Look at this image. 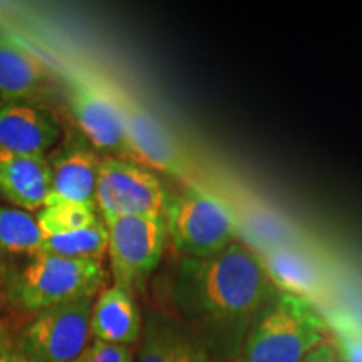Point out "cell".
<instances>
[{"instance_id": "cell-1", "label": "cell", "mask_w": 362, "mask_h": 362, "mask_svg": "<svg viewBox=\"0 0 362 362\" xmlns=\"http://www.w3.org/2000/svg\"><path fill=\"white\" fill-rule=\"evenodd\" d=\"M277 293L260 253L238 240L206 259L183 257L173 279L181 319L221 362H235L253 320Z\"/></svg>"}, {"instance_id": "cell-2", "label": "cell", "mask_w": 362, "mask_h": 362, "mask_svg": "<svg viewBox=\"0 0 362 362\" xmlns=\"http://www.w3.org/2000/svg\"><path fill=\"white\" fill-rule=\"evenodd\" d=\"M327 337L314 302L279 292L253 320L235 362H302Z\"/></svg>"}, {"instance_id": "cell-3", "label": "cell", "mask_w": 362, "mask_h": 362, "mask_svg": "<svg viewBox=\"0 0 362 362\" xmlns=\"http://www.w3.org/2000/svg\"><path fill=\"white\" fill-rule=\"evenodd\" d=\"M166 232L181 257L206 259L237 242L238 221L220 198L198 187L171 194L165 215Z\"/></svg>"}, {"instance_id": "cell-4", "label": "cell", "mask_w": 362, "mask_h": 362, "mask_svg": "<svg viewBox=\"0 0 362 362\" xmlns=\"http://www.w3.org/2000/svg\"><path fill=\"white\" fill-rule=\"evenodd\" d=\"M104 282L106 270L101 262L39 253L17 275L13 296L25 310L42 312L79 298L94 297Z\"/></svg>"}, {"instance_id": "cell-5", "label": "cell", "mask_w": 362, "mask_h": 362, "mask_svg": "<svg viewBox=\"0 0 362 362\" xmlns=\"http://www.w3.org/2000/svg\"><path fill=\"white\" fill-rule=\"evenodd\" d=\"M89 76L123 119L131 148L139 165H148L149 168L163 171L187 183L192 178V163L178 139L160 117L129 96L124 89L99 76Z\"/></svg>"}, {"instance_id": "cell-6", "label": "cell", "mask_w": 362, "mask_h": 362, "mask_svg": "<svg viewBox=\"0 0 362 362\" xmlns=\"http://www.w3.org/2000/svg\"><path fill=\"white\" fill-rule=\"evenodd\" d=\"M170 198L171 193L151 170L123 158L101 160L96 206L106 223L117 216L163 218Z\"/></svg>"}, {"instance_id": "cell-7", "label": "cell", "mask_w": 362, "mask_h": 362, "mask_svg": "<svg viewBox=\"0 0 362 362\" xmlns=\"http://www.w3.org/2000/svg\"><path fill=\"white\" fill-rule=\"evenodd\" d=\"M115 285L133 293L141 288L165 252L168 232L161 216H117L106 223Z\"/></svg>"}, {"instance_id": "cell-8", "label": "cell", "mask_w": 362, "mask_h": 362, "mask_svg": "<svg viewBox=\"0 0 362 362\" xmlns=\"http://www.w3.org/2000/svg\"><path fill=\"white\" fill-rule=\"evenodd\" d=\"M93 298L86 297L39 312L21 344L34 362H74L89 346Z\"/></svg>"}, {"instance_id": "cell-9", "label": "cell", "mask_w": 362, "mask_h": 362, "mask_svg": "<svg viewBox=\"0 0 362 362\" xmlns=\"http://www.w3.org/2000/svg\"><path fill=\"white\" fill-rule=\"evenodd\" d=\"M61 78L66 84V96L71 115L89 143L101 151L121 155L138 163L131 148L123 119L88 72L74 67L61 69ZM139 165V163H138Z\"/></svg>"}, {"instance_id": "cell-10", "label": "cell", "mask_w": 362, "mask_h": 362, "mask_svg": "<svg viewBox=\"0 0 362 362\" xmlns=\"http://www.w3.org/2000/svg\"><path fill=\"white\" fill-rule=\"evenodd\" d=\"M206 344L183 319L161 310L146 315L136 362H210Z\"/></svg>"}, {"instance_id": "cell-11", "label": "cell", "mask_w": 362, "mask_h": 362, "mask_svg": "<svg viewBox=\"0 0 362 362\" xmlns=\"http://www.w3.org/2000/svg\"><path fill=\"white\" fill-rule=\"evenodd\" d=\"M59 139V128L25 103L0 106V160L45 158Z\"/></svg>"}, {"instance_id": "cell-12", "label": "cell", "mask_w": 362, "mask_h": 362, "mask_svg": "<svg viewBox=\"0 0 362 362\" xmlns=\"http://www.w3.org/2000/svg\"><path fill=\"white\" fill-rule=\"evenodd\" d=\"M49 165L52 180L47 203H79L96 206L101 160L89 148L72 144L59 149Z\"/></svg>"}, {"instance_id": "cell-13", "label": "cell", "mask_w": 362, "mask_h": 362, "mask_svg": "<svg viewBox=\"0 0 362 362\" xmlns=\"http://www.w3.org/2000/svg\"><path fill=\"white\" fill-rule=\"evenodd\" d=\"M143 319L133 293L112 285L99 293L90 312V334L96 341L131 347L141 339Z\"/></svg>"}, {"instance_id": "cell-14", "label": "cell", "mask_w": 362, "mask_h": 362, "mask_svg": "<svg viewBox=\"0 0 362 362\" xmlns=\"http://www.w3.org/2000/svg\"><path fill=\"white\" fill-rule=\"evenodd\" d=\"M49 69L40 57L13 37L0 34V98L24 103L42 93Z\"/></svg>"}, {"instance_id": "cell-15", "label": "cell", "mask_w": 362, "mask_h": 362, "mask_svg": "<svg viewBox=\"0 0 362 362\" xmlns=\"http://www.w3.org/2000/svg\"><path fill=\"white\" fill-rule=\"evenodd\" d=\"M51 165L45 158L0 160V197L19 210L44 208L51 197Z\"/></svg>"}, {"instance_id": "cell-16", "label": "cell", "mask_w": 362, "mask_h": 362, "mask_svg": "<svg viewBox=\"0 0 362 362\" xmlns=\"http://www.w3.org/2000/svg\"><path fill=\"white\" fill-rule=\"evenodd\" d=\"M270 282L280 293L314 302L324 296V280L309 257L291 247H274L260 253Z\"/></svg>"}, {"instance_id": "cell-17", "label": "cell", "mask_w": 362, "mask_h": 362, "mask_svg": "<svg viewBox=\"0 0 362 362\" xmlns=\"http://www.w3.org/2000/svg\"><path fill=\"white\" fill-rule=\"evenodd\" d=\"M44 233L37 218L19 208H0V259L30 257L42 252Z\"/></svg>"}, {"instance_id": "cell-18", "label": "cell", "mask_w": 362, "mask_h": 362, "mask_svg": "<svg viewBox=\"0 0 362 362\" xmlns=\"http://www.w3.org/2000/svg\"><path fill=\"white\" fill-rule=\"evenodd\" d=\"M107 242H110V235H107L106 225L99 221L89 228L45 237L40 253L103 264L104 255L107 253Z\"/></svg>"}, {"instance_id": "cell-19", "label": "cell", "mask_w": 362, "mask_h": 362, "mask_svg": "<svg viewBox=\"0 0 362 362\" xmlns=\"http://www.w3.org/2000/svg\"><path fill=\"white\" fill-rule=\"evenodd\" d=\"M44 237L71 233L99 223L96 206L79 203H47L37 216Z\"/></svg>"}, {"instance_id": "cell-20", "label": "cell", "mask_w": 362, "mask_h": 362, "mask_svg": "<svg viewBox=\"0 0 362 362\" xmlns=\"http://www.w3.org/2000/svg\"><path fill=\"white\" fill-rule=\"evenodd\" d=\"M332 346L341 362H362V325L344 310H332L325 315Z\"/></svg>"}, {"instance_id": "cell-21", "label": "cell", "mask_w": 362, "mask_h": 362, "mask_svg": "<svg viewBox=\"0 0 362 362\" xmlns=\"http://www.w3.org/2000/svg\"><path fill=\"white\" fill-rule=\"evenodd\" d=\"M83 362H134L133 352L128 346L96 341L89 344L83 354Z\"/></svg>"}, {"instance_id": "cell-22", "label": "cell", "mask_w": 362, "mask_h": 362, "mask_svg": "<svg viewBox=\"0 0 362 362\" xmlns=\"http://www.w3.org/2000/svg\"><path fill=\"white\" fill-rule=\"evenodd\" d=\"M302 362H341V361H339V356L336 349H334L332 342L327 339V341L320 344V346H317L315 349L312 351Z\"/></svg>"}, {"instance_id": "cell-23", "label": "cell", "mask_w": 362, "mask_h": 362, "mask_svg": "<svg viewBox=\"0 0 362 362\" xmlns=\"http://www.w3.org/2000/svg\"><path fill=\"white\" fill-rule=\"evenodd\" d=\"M0 362H34L30 357H27L21 351H7L6 354L0 357Z\"/></svg>"}, {"instance_id": "cell-24", "label": "cell", "mask_w": 362, "mask_h": 362, "mask_svg": "<svg viewBox=\"0 0 362 362\" xmlns=\"http://www.w3.org/2000/svg\"><path fill=\"white\" fill-rule=\"evenodd\" d=\"M8 349V342H7V336H6V330H4L2 325H0V357L6 354Z\"/></svg>"}, {"instance_id": "cell-25", "label": "cell", "mask_w": 362, "mask_h": 362, "mask_svg": "<svg viewBox=\"0 0 362 362\" xmlns=\"http://www.w3.org/2000/svg\"><path fill=\"white\" fill-rule=\"evenodd\" d=\"M74 362H83V357H79V359H78V361H74Z\"/></svg>"}]
</instances>
